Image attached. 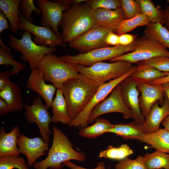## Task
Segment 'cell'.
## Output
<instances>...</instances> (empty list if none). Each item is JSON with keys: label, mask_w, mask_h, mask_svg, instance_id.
I'll list each match as a JSON object with an SVG mask.
<instances>
[{"label": "cell", "mask_w": 169, "mask_h": 169, "mask_svg": "<svg viewBox=\"0 0 169 169\" xmlns=\"http://www.w3.org/2000/svg\"><path fill=\"white\" fill-rule=\"evenodd\" d=\"M139 5L142 13L144 14L150 23H163V10L156 7L150 0H136Z\"/></svg>", "instance_id": "4dcf8cb0"}, {"label": "cell", "mask_w": 169, "mask_h": 169, "mask_svg": "<svg viewBox=\"0 0 169 169\" xmlns=\"http://www.w3.org/2000/svg\"><path fill=\"white\" fill-rule=\"evenodd\" d=\"M18 30H26L34 35L33 41L36 44L55 48L60 46L66 48L67 45L62 37L57 35L50 27L36 25L26 20L22 16L21 12L19 13Z\"/></svg>", "instance_id": "4fadbf2b"}, {"label": "cell", "mask_w": 169, "mask_h": 169, "mask_svg": "<svg viewBox=\"0 0 169 169\" xmlns=\"http://www.w3.org/2000/svg\"><path fill=\"white\" fill-rule=\"evenodd\" d=\"M24 115L28 123H35L37 125L41 137L46 142L49 143L51 131L49 125L52 122L48 111L49 108L44 105L40 97L35 99L31 105H24Z\"/></svg>", "instance_id": "8fae6325"}, {"label": "cell", "mask_w": 169, "mask_h": 169, "mask_svg": "<svg viewBox=\"0 0 169 169\" xmlns=\"http://www.w3.org/2000/svg\"><path fill=\"white\" fill-rule=\"evenodd\" d=\"M110 31L109 29L95 24L87 31L69 43V45L78 50L80 53L110 46L105 42V38Z\"/></svg>", "instance_id": "5bb4252c"}, {"label": "cell", "mask_w": 169, "mask_h": 169, "mask_svg": "<svg viewBox=\"0 0 169 169\" xmlns=\"http://www.w3.org/2000/svg\"><path fill=\"white\" fill-rule=\"evenodd\" d=\"M85 3L92 10L99 8L115 10L121 8L120 0H86Z\"/></svg>", "instance_id": "ab89813d"}, {"label": "cell", "mask_w": 169, "mask_h": 169, "mask_svg": "<svg viewBox=\"0 0 169 169\" xmlns=\"http://www.w3.org/2000/svg\"><path fill=\"white\" fill-rule=\"evenodd\" d=\"M163 169V168H160V169Z\"/></svg>", "instance_id": "f5cc1de1"}, {"label": "cell", "mask_w": 169, "mask_h": 169, "mask_svg": "<svg viewBox=\"0 0 169 169\" xmlns=\"http://www.w3.org/2000/svg\"><path fill=\"white\" fill-rule=\"evenodd\" d=\"M0 65L7 67H13L11 69V75L17 74L26 66L24 63L18 62L13 59L10 48L6 46L0 38Z\"/></svg>", "instance_id": "1f68e13d"}, {"label": "cell", "mask_w": 169, "mask_h": 169, "mask_svg": "<svg viewBox=\"0 0 169 169\" xmlns=\"http://www.w3.org/2000/svg\"><path fill=\"white\" fill-rule=\"evenodd\" d=\"M12 70H6L0 72V91H2L8 84L11 76Z\"/></svg>", "instance_id": "60d3db41"}, {"label": "cell", "mask_w": 169, "mask_h": 169, "mask_svg": "<svg viewBox=\"0 0 169 169\" xmlns=\"http://www.w3.org/2000/svg\"><path fill=\"white\" fill-rule=\"evenodd\" d=\"M137 87L141 94L139 97V107L142 115L145 118L155 103L159 101L163 104L164 92L162 84L137 83Z\"/></svg>", "instance_id": "e0dca14e"}, {"label": "cell", "mask_w": 169, "mask_h": 169, "mask_svg": "<svg viewBox=\"0 0 169 169\" xmlns=\"http://www.w3.org/2000/svg\"><path fill=\"white\" fill-rule=\"evenodd\" d=\"M163 104L159 106L157 101L152 106L145 120L141 125L145 134L151 133L158 131L160 124L169 115V102L164 94Z\"/></svg>", "instance_id": "d6986e66"}, {"label": "cell", "mask_w": 169, "mask_h": 169, "mask_svg": "<svg viewBox=\"0 0 169 169\" xmlns=\"http://www.w3.org/2000/svg\"><path fill=\"white\" fill-rule=\"evenodd\" d=\"M31 34L29 31L25 30L21 35L22 38L18 39L9 33V40L8 44L13 49L21 53V60L28 61L32 70L37 68L38 64L46 54L55 51L57 47L51 48L36 44L32 39Z\"/></svg>", "instance_id": "52a82bcc"}, {"label": "cell", "mask_w": 169, "mask_h": 169, "mask_svg": "<svg viewBox=\"0 0 169 169\" xmlns=\"http://www.w3.org/2000/svg\"><path fill=\"white\" fill-rule=\"evenodd\" d=\"M136 66L128 72L116 79L111 80L98 87V90L86 106L78 115L68 125L69 127L83 128L88 125L90 114L93 109L104 100L107 95L122 80L130 77L134 71Z\"/></svg>", "instance_id": "9c48e42d"}, {"label": "cell", "mask_w": 169, "mask_h": 169, "mask_svg": "<svg viewBox=\"0 0 169 169\" xmlns=\"http://www.w3.org/2000/svg\"><path fill=\"white\" fill-rule=\"evenodd\" d=\"M37 69L43 74L45 80L51 82L57 89H61L66 81L79 75L74 65L61 60L52 53L44 56Z\"/></svg>", "instance_id": "277c9868"}, {"label": "cell", "mask_w": 169, "mask_h": 169, "mask_svg": "<svg viewBox=\"0 0 169 169\" xmlns=\"http://www.w3.org/2000/svg\"><path fill=\"white\" fill-rule=\"evenodd\" d=\"M114 125L105 119H97L93 124L81 128L78 135L90 139L97 138L106 133L108 130L113 127Z\"/></svg>", "instance_id": "f1b7e54d"}, {"label": "cell", "mask_w": 169, "mask_h": 169, "mask_svg": "<svg viewBox=\"0 0 169 169\" xmlns=\"http://www.w3.org/2000/svg\"><path fill=\"white\" fill-rule=\"evenodd\" d=\"M20 133L19 126L13 127L10 132L7 133L5 129H0V156L10 155H19L17 147L18 138Z\"/></svg>", "instance_id": "44dd1931"}, {"label": "cell", "mask_w": 169, "mask_h": 169, "mask_svg": "<svg viewBox=\"0 0 169 169\" xmlns=\"http://www.w3.org/2000/svg\"><path fill=\"white\" fill-rule=\"evenodd\" d=\"M120 84L121 95L124 102L131 110L134 121L141 125L145 118L141 114L139 107V92L137 89V83L130 76L125 78Z\"/></svg>", "instance_id": "2e32d148"}, {"label": "cell", "mask_w": 169, "mask_h": 169, "mask_svg": "<svg viewBox=\"0 0 169 169\" xmlns=\"http://www.w3.org/2000/svg\"><path fill=\"white\" fill-rule=\"evenodd\" d=\"M53 1L36 0L38 8L42 12L40 23L42 26L50 27L57 35L61 37L58 27L61 25L64 12L70 5L65 0Z\"/></svg>", "instance_id": "30bf717a"}, {"label": "cell", "mask_w": 169, "mask_h": 169, "mask_svg": "<svg viewBox=\"0 0 169 169\" xmlns=\"http://www.w3.org/2000/svg\"><path fill=\"white\" fill-rule=\"evenodd\" d=\"M105 42L109 46H115L119 45L120 44L119 36L110 31L105 37Z\"/></svg>", "instance_id": "7bdbcfd3"}, {"label": "cell", "mask_w": 169, "mask_h": 169, "mask_svg": "<svg viewBox=\"0 0 169 169\" xmlns=\"http://www.w3.org/2000/svg\"><path fill=\"white\" fill-rule=\"evenodd\" d=\"M56 92L51 106L53 114L52 122L55 123L60 122L69 125L72 120L69 115L63 92L61 89H57Z\"/></svg>", "instance_id": "cb8c5ba5"}, {"label": "cell", "mask_w": 169, "mask_h": 169, "mask_svg": "<svg viewBox=\"0 0 169 169\" xmlns=\"http://www.w3.org/2000/svg\"><path fill=\"white\" fill-rule=\"evenodd\" d=\"M106 133H114L125 140H137L145 134L141 126L135 121L125 124L120 123L115 125L113 127L108 130Z\"/></svg>", "instance_id": "d4e9b609"}, {"label": "cell", "mask_w": 169, "mask_h": 169, "mask_svg": "<svg viewBox=\"0 0 169 169\" xmlns=\"http://www.w3.org/2000/svg\"><path fill=\"white\" fill-rule=\"evenodd\" d=\"M169 73L161 71L153 68L137 66L130 76L131 79L136 83H148L167 75Z\"/></svg>", "instance_id": "484cf974"}, {"label": "cell", "mask_w": 169, "mask_h": 169, "mask_svg": "<svg viewBox=\"0 0 169 169\" xmlns=\"http://www.w3.org/2000/svg\"><path fill=\"white\" fill-rule=\"evenodd\" d=\"M10 112L7 102L0 97V116H2Z\"/></svg>", "instance_id": "bcb514c9"}, {"label": "cell", "mask_w": 169, "mask_h": 169, "mask_svg": "<svg viewBox=\"0 0 169 169\" xmlns=\"http://www.w3.org/2000/svg\"><path fill=\"white\" fill-rule=\"evenodd\" d=\"M144 157L148 169H169V154L156 151L146 153Z\"/></svg>", "instance_id": "f546056e"}, {"label": "cell", "mask_w": 169, "mask_h": 169, "mask_svg": "<svg viewBox=\"0 0 169 169\" xmlns=\"http://www.w3.org/2000/svg\"><path fill=\"white\" fill-rule=\"evenodd\" d=\"M43 74L37 69L32 70L29 76L26 88L35 91L44 99L45 105L51 107L56 88L52 84L45 83Z\"/></svg>", "instance_id": "ac0fdd59"}, {"label": "cell", "mask_w": 169, "mask_h": 169, "mask_svg": "<svg viewBox=\"0 0 169 169\" xmlns=\"http://www.w3.org/2000/svg\"><path fill=\"white\" fill-rule=\"evenodd\" d=\"M98 87L93 81L80 73L78 77L70 79L64 83L61 89L69 115L72 120L87 105Z\"/></svg>", "instance_id": "7a4b0ae2"}, {"label": "cell", "mask_w": 169, "mask_h": 169, "mask_svg": "<svg viewBox=\"0 0 169 169\" xmlns=\"http://www.w3.org/2000/svg\"><path fill=\"white\" fill-rule=\"evenodd\" d=\"M168 3H169V0H167L166 3V4Z\"/></svg>", "instance_id": "816d5d0a"}, {"label": "cell", "mask_w": 169, "mask_h": 169, "mask_svg": "<svg viewBox=\"0 0 169 169\" xmlns=\"http://www.w3.org/2000/svg\"><path fill=\"white\" fill-rule=\"evenodd\" d=\"M121 8L125 19H131L142 14L140 7L137 2L133 0H120Z\"/></svg>", "instance_id": "74e56055"}, {"label": "cell", "mask_w": 169, "mask_h": 169, "mask_svg": "<svg viewBox=\"0 0 169 169\" xmlns=\"http://www.w3.org/2000/svg\"><path fill=\"white\" fill-rule=\"evenodd\" d=\"M115 169H148L144 163V157L139 155L132 160L126 157L114 165Z\"/></svg>", "instance_id": "f35d334b"}, {"label": "cell", "mask_w": 169, "mask_h": 169, "mask_svg": "<svg viewBox=\"0 0 169 169\" xmlns=\"http://www.w3.org/2000/svg\"><path fill=\"white\" fill-rule=\"evenodd\" d=\"M74 65L78 72L91 79L98 86L119 78L134 67L132 63L124 60L111 63L99 62L89 67L78 64Z\"/></svg>", "instance_id": "5b68a950"}, {"label": "cell", "mask_w": 169, "mask_h": 169, "mask_svg": "<svg viewBox=\"0 0 169 169\" xmlns=\"http://www.w3.org/2000/svg\"><path fill=\"white\" fill-rule=\"evenodd\" d=\"M137 35L125 34L119 36L120 44L127 45L134 42L137 38Z\"/></svg>", "instance_id": "ee69618b"}, {"label": "cell", "mask_w": 169, "mask_h": 169, "mask_svg": "<svg viewBox=\"0 0 169 169\" xmlns=\"http://www.w3.org/2000/svg\"><path fill=\"white\" fill-rule=\"evenodd\" d=\"M120 84L113 90L108 97L93 109L89 117L88 125L92 123L98 116L108 113L119 112L122 114L125 119L133 118L131 110L122 100Z\"/></svg>", "instance_id": "7c38bea8"}, {"label": "cell", "mask_w": 169, "mask_h": 169, "mask_svg": "<svg viewBox=\"0 0 169 169\" xmlns=\"http://www.w3.org/2000/svg\"><path fill=\"white\" fill-rule=\"evenodd\" d=\"M162 125L169 131V115L166 117L162 122Z\"/></svg>", "instance_id": "f907efd6"}, {"label": "cell", "mask_w": 169, "mask_h": 169, "mask_svg": "<svg viewBox=\"0 0 169 169\" xmlns=\"http://www.w3.org/2000/svg\"><path fill=\"white\" fill-rule=\"evenodd\" d=\"M135 41L127 45L107 46L85 53L74 55L67 54L59 57L61 60L73 65L78 64L89 67L96 63L110 60L126 53L131 52L135 49Z\"/></svg>", "instance_id": "8992f818"}, {"label": "cell", "mask_w": 169, "mask_h": 169, "mask_svg": "<svg viewBox=\"0 0 169 169\" xmlns=\"http://www.w3.org/2000/svg\"><path fill=\"white\" fill-rule=\"evenodd\" d=\"M22 91L14 82L10 81L8 84L0 91V97L7 103L10 112L19 111L23 108V102Z\"/></svg>", "instance_id": "603a6c76"}, {"label": "cell", "mask_w": 169, "mask_h": 169, "mask_svg": "<svg viewBox=\"0 0 169 169\" xmlns=\"http://www.w3.org/2000/svg\"><path fill=\"white\" fill-rule=\"evenodd\" d=\"M19 154L26 156L29 167L33 166L40 157L48 153L49 143L45 142L42 138L36 137L30 138L23 134H20L18 140Z\"/></svg>", "instance_id": "9a60e30c"}, {"label": "cell", "mask_w": 169, "mask_h": 169, "mask_svg": "<svg viewBox=\"0 0 169 169\" xmlns=\"http://www.w3.org/2000/svg\"><path fill=\"white\" fill-rule=\"evenodd\" d=\"M136 63L137 66L151 67L162 72L169 73V57L166 56H157Z\"/></svg>", "instance_id": "d590c367"}, {"label": "cell", "mask_w": 169, "mask_h": 169, "mask_svg": "<svg viewBox=\"0 0 169 169\" xmlns=\"http://www.w3.org/2000/svg\"><path fill=\"white\" fill-rule=\"evenodd\" d=\"M22 0H0V9L5 13L10 24V29L14 33L18 32L19 22V6Z\"/></svg>", "instance_id": "4316f807"}, {"label": "cell", "mask_w": 169, "mask_h": 169, "mask_svg": "<svg viewBox=\"0 0 169 169\" xmlns=\"http://www.w3.org/2000/svg\"><path fill=\"white\" fill-rule=\"evenodd\" d=\"M144 36L154 40L169 49V31L162 24L150 23L146 26Z\"/></svg>", "instance_id": "83f0119b"}, {"label": "cell", "mask_w": 169, "mask_h": 169, "mask_svg": "<svg viewBox=\"0 0 169 169\" xmlns=\"http://www.w3.org/2000/svg\"><path fill=\"white\" fill-rule=\"evenodd\" d=\"M133 153V150L127 144H122L118 147L109 146L106 149L100 152L99 157L122 160Z\"/></svg>", "instance_id": "d6a6232c"}, {"label": "cell", "mask_w": 169, "mask_h": 169, "mask_svg": "<svg viewBox=\"0 0 169 169\" xmlns=\"http://www.w3.org/2000/svg\"><path fill=\"white\" fill-rule=\"evenodd\" d=\"M135 43L134 51L111 59L109 61L113 62L124 60L133 64L158 56L169 57V51L167 48L144 35L136 38Z\"/></svg>", "instance_id": "ba28073f"}, {"label": "cell", "mask_w": 169, "mask_h": 169, "mask_svg": "<svg viewBox=\"0 0 169 169\" xmlns=\"http://www.w3.org/2000/svg\"><path fill=\"white\" fill-rule=\"evenodd\" d=\"M95 24L92 10L86 3L72 5L64 13L61 36L65 43H69Z\"/></svg>", "instance_id": "3957f363"}, {"label": "cell", "mask_w": 169, "mask_h": 169, "mask_svg": "<svg viewBox=\"0 0 169 169\" xmlns=\"http://www.w3.org/2000/svg\"><path fill=\"white\" fill-rule=\"evenodd\" d=\"M167 82H169V74L166 76L151 81L148 84L151 85H157L162 84Z\"/></svg>", "instance_id": "c3c4849f"}, {"label": "cell", "mask_w": 169, "mask_h": 169, "mask_svg": "<svg viewBox=\"0 0 169 169\" xmlns=\"http://www.w3.org/2000/svg\"><path fill=\"white\" fill-rule=\"evenodd\" d=\"M163 23L169 31V5L166 6L163 10Z\"/></svg>", "instance_id": "7dc6e473"}, {"label": "cell", "mask_w": 169, "mask_h": 169, "mask_svg": "<svg viewBox=\"0 0 169 169\" xmlns=\"http://www.w3.org/2000/svg\"><path fill=\"white\" fill-rule=\"evenodd\" d=\"M138 141L150 145L156 151L169 154V131L165 128L144 134Z\"/></svg>", "instance_id": "7402d4cb"}, {"label": "cell", "mask_w": 169, "mask_h": 169, "mask_svg": "<svg viewBox=\"0 0 169 169\" xmlns=\"http://www.w3.org/2000/svg\"><path fill=\"white\" fill-rule=\"evenodd\" d=\"M8 18L4 12L0 11V33L3 31L10 29V24L8 21Z\"/></svg>", "instance_id": "f6af8a7d"}, {"label": "cell", "mask_w": 169, "mask_h": 169, "mask_svg": "<svg viewBox=\"0 0 169 169\" xmlns=\"http://www.w3.org/2000/svg\"><path fill=\"white\" fill-rule=\"evenodd\" d=\"M63 165L70 169H105L106 167L103 161H100L97 163V166L93 169H88L78 166L70 161H66L63 163Z\"/></svg>", "instance_id": "b9f144b4"}, {"label": "cell", "mask_w": 169, "mask_h": 169, "mask_svg": "<svg viewBox=\"0 0 169 169\" xmlns=\"http://www.w3.org/2000/svg\"><path fill=\"white\" fill-rule=\"evenodd\" d=\"M92 12L96 24L115 33L125 19L121 8L115 10L99 8Z\"/></svg>", "instance_id": "ffe728a7"}, {"label": "cell", "mask_w": 169, "mask_h": 169, "mask_svg": "<svg viewBox=\"0 0 169 169\" xmlns=\"http://www.w3.org/2000/svg\"><path fill=\"white\" fill-rule=\"evenodd\" d=\"M150 23L146 16L142 13L131 19L124 20L115 33L119 36L131 32L139 26H146Z\"/></svg>", "instance_id": "836d02e7"}, {"label": "cell", "mask_w": 169, "mask_h": 169, "mask_svg": "<svg viewBox=\"0 0 169 169\" xmlns=\"http://www.w3.org/2000/svg\"><path fill=\"white\" fill-rule=\"evenodd\" d=\"M28 166L19 155L0 156V169H29Z\"/></svg>", "instance_id": "e575fe53"}, {"label": "cell", "mask_w": 169, "mask_h": 169, "mask_svg": "<svg viewBox=\"0 0 169 169\" xmlns=\"http://www.w3.org/2000/svg\"><path fill=\"white\" fill-rule=\"evenodd\" d=\"M53 141L48 156L44 159L33 165L35 169H61L64 166L63 163L66 161L85 160L84 153L76 151L69 138L61 130L53 126Z\"/></svg>", "instance_id": "6da1fadb"}, {"label": "cell", "mask_w": 169, "mask_h": 169, "mask_svg": "<svg viewBox=\"0 0 169 169\" xmlns=\"http://www.w3.org/2000/svg\"><path fill=\"white\" fill-rule=\"evenodd\" d=\"M162 85L164 94L169 102V82L164 83Z\"/></svg>", "instance_id": "681fc988"}, {"label": "cell", "mask_w": 169, "mask_h": 169, "mask_svg": "<svg viewBox=\"0 0 169 169\" xmlns=\"http://www.w3.org/2000/svg\"><path fill=\"white\" fill-rule=\"evenodd\" d=\"M33 0H22L19 6V10L23 17L29 22L33 23L35 21L32 18V12L34 11L38 15H42L41 10L35 5Z\"/></svg>", "instance_id": "8d00e7d4"}]
</instances>
